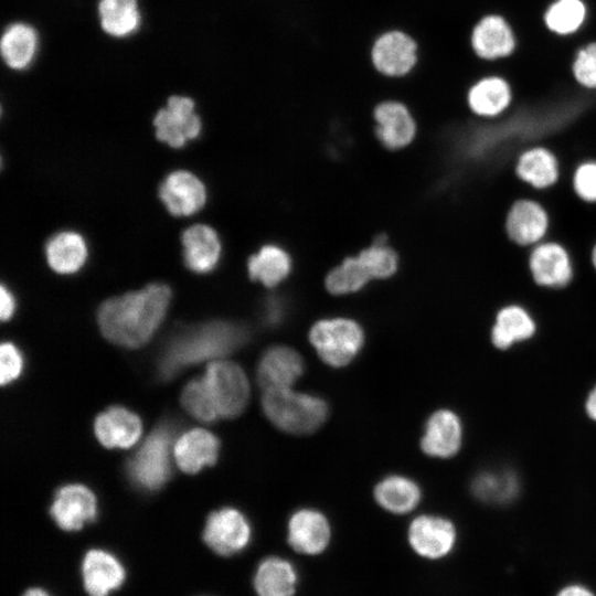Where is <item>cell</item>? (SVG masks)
<instances>
[{"label":"cell","mask_w":596,"mask_h":596,"mask_svg":"<svg viewBox=\"0 0 596 596\" xmlns=\"http://www.w3.org/2000/svg\"><path fill=\"white\" fill-rule=\"evenodd\" d=\"M171 290L164 284L110 298L98 309V324L111 342L138 348L153 336L167 313Z\"/></svg>","instance_id":"6da1fadb"},{"label":"cell","mask_w":596,"mask_h":596,"mask_svg":"<svg viewBox=\"0 0 596 596\" xmlns=\"http://www.w3.org/2000/svg\"><path fill=\"white\" fill-rule=\"evenodd\" d=\"M246 330L227 321H211L178 332L166 344L158 363L163 380L184 368L226 355L245 343Z\"/></svg>","instance_id":"7a4b0ae2"},{"label":"cell","mask_w":596,"mask_h":596,"mask_svg":"<svg viewBox=\"0 0 596 596\" xmlns=\"http://www.w3.org/2000/svg\"><path fill=\"white\" fill-rule=\"evenodd\" d=\"M265 415L279 429L290 434H309L324 421V401L289 389L265 391L262 400Z\"/></svg>","instance_id":"3957f363"},{"label":"cell","mask_w":596,"mask_h":596,"mask_svg":"<svg viewBox=\"0 0 596 596\" xmlns=\"http://www.w3.org/2000/svg\"><path fill=\"white\" fill-rule=\"evenodd\" d=\"M309 339L326 363L343 366L360 351L363 344V331L351 319H322L313 324Z\"/></svg>","instance_id":"277c9868"},{"label":"cell","mask_w":596,"mask_h":596,"mask_svg":"<svg viewBox=\"0 0 596 596\" xmlns=\"http://www.w3.org/2000/svg\"><path fill=\"white\" fill-rule=\"evenodd\" d=\"M172 430L160 426L152 432L127 465V472L132 482L147 490L162 487L169 479L170 446Z\"/></svg>","instance_id":"5b68a950"},{"label":"cell","mask_w":596,"mask_h":596,"mask_svg":"<svg viewBox=\"0 0 596 596\" xmlns=\"http://www.w3.org/2000/svg\"><path fill=\"white\" fill-rule=\"evenodd\" d=\"M419 45L416 39L401 29L381 33L371 46L374 70L384 77L398 79L408 76L417 66Z\"/></svg>","instance_id":"8992f818"},{"label":"cell","mask_w":596,"mask_h":596,"mask_svg":"<svg viewBox=\"0 0 596 596\" xmlns=\"http://www.w3.org/2000/svg\"><path fill=\"white\" fill-rule=\"evenodd\" d=\"M204 382L220 417H235L245 408L249 385L244 371L235 363L215 361L209 364Z\"/></svg>","instance_id":"52a82bcc"},{"label":"cell","mask_w":596,"mask_h":596,"mask_svg":"<svg viewBox=\"0 0 596 596\" xmlns=\"http://www.w3.org/2000/svg\"><path fill=\"white\" fill-rule=\"evenodd\" d=\"M252 529L243 513L233 508L212 512L205 523L203 540L216 554L232 556L249 543Z\"/></svg>","instance_id":"ba28073f"},{"label":"cell","mask_w":596,"mask_h":596,"mask_svg":"<svg viewBox=\"0 0 596 596\" xmlns=\"http://www.w3.org/2000/svg\"><path fill=\"white\" fill-rule=\"evenodd\" d=\"M529 269L534 283L543 288L562 289L574 277L568 251L558 242L544 240L530 249Z\"/></svg>","instance_id":"9c48e42d"},{"label":"cell","mask_w":596,"mask_h":596,"mask_svg":"<svg viewBox=\"0 0 596 596\" xmlns=\"http://www.w3.org/2000/svg\"><path fill=\"white\" fill-rule=\"evenodd\" d=\"M157 138L173 148L184 146L201 131V120L194 111V103L185 96H171L155 119Z\"/></svg>","instance_id":"30bf717a"},{"label":"cell","mask_w":596,"mask_h":596,"mask_svg":"<svg viewBox=\"0 0 596 596\" xmlns=\"http://www.w3.org/2000/svg\"><path fill=\"white\" fill-rule=\"evenodd\" d=\"M457 540L455 525L448 519L421 515L408 528V542L414 552L428 560L447 556Z\"/></svg>","instance_id":"8fae6325"},{"label":"cell","mask_w":596,"mask_h":596,"mask_svg":"<svg viewBox=\"0 0 596 596\" xmlns=\"http://www.w3.org/2000/svg\"><path fill=\"white\" fill-rule=\"evenodd\" d=\"M504 226L508 237L514 244L531 248L546 238L550 216L540 202L520 199L511 205Z\"/></svg>","instance_id":"7c38bea8"},{"label":"cell","mask_w":596,"mask_h":596,"mask_svg":"<svg viewBox=\"0 0 596 596\" xmlns=\"http://www.w3.org/2000/svg\"><path fill=\"white\" fill-rule=\"evenodd\" d=\"M375 132L389 149L407 146L416 135V121L409 108L396 99L380 102L373 109Z\"/></svg>","instance_id":"4fadbf2b"},{"label":"cell","mask_w":596,"mask_h":596,"mask_svg":"<svg viewBox=\"0 0 596 596\" xmlns=\"http://www.w3.org/2000/svg\"><path fill=\"white\" fill-rule=\"evenodd\" d=\"M50 512L62 530L77 531L96 518V498L83 485H68L57 491Z\"/></svg>","instance_id":"5bb4252c"},{"label":"cell","mask_w":596,"mask_h":596,"mask_svg":"<svg viewBox=\"0 0 596 596\" xmlns=\"http://www.w3.org/2000/svg\"><path fill=\"white\" fill-rule=\"evenodd\" d=\"M470 43L478 57L497 61L510 56L517 46L514 31L499 14H488L473 26Z\"/></svg>","instance_id":"9a60e30c"},{"label":"cell","mask_w":596,"mask_h":596,"mask_svg":"<svg viewBox=\"0 0 596 596\" xmlns=\"http://www.w3.org/2000/svg\"><path fill=\"white\" fill-rule=\"evenodd\" d=\"M159 196L172 215L188 216L203 207L206 192L198 177L191 172L178 170L162 181Z\"/></svg>","instance_id":"2e32d148"},{"label":"cell","mask_w":596,"mask_h":596,"mask_svg":"<svg viewBox=\"0 0 596 596\" xmlns=\"http://www.w3.org/2000/svg\"><path fill=\"white\" fill-rule=\"evenodd\" d=\"M330 538L329 522L317 510L301 509L295 512L288 521L287 540L298 553L318 555L327 549Z\"/></svg>","instance_id":"e0dca14e"},{"label":"cell","mask_w":596,"mask_h":596,"mask_svg":"<svg viewBox=\"0 0 596 596\" xmlns=\"http://www.w3.org/2000/svg\"><path fill=\"white\" fill-rule=\"evenodd\" d=\"M82 577L89 596H108L124 584L126 572L115 555L93 549L83 558Z\"/></svg>","instance_id":"ac0fdd59"},{"label":"cell","mask_w":596,"mask_h":596,"mask_svg":"<svg viewBox=\"0 0 596 596\" xmlns=\"http://www.w3.org/2000/svg\"><path fill=\"white\" fill-rule=\"evenodd\" d=\"M304 362L291 348L278 345L265 352L259 361L257 379L265 390L289 389L302 374Z\"/></svg>","instance_id":"d6986e66"},{"label":"cell","mask_w":596,"mask_h":596,"mask_svg":"<svg viewBox=\"0 0 596 596\" xmlns=\"http://www.w3.org/2000/svg\"><path fill=\"white\" fill-rule=\"evenodd\" d=\"M538 331L533 315L522 305L509 304L501 307L490 328L492 344L505 350L514 343L531 339Z\"/></svg>","instance_id":"ffe728a7"},{"label":"cell","mask_w":596,"mask_h":596,"mask_svg":"<svg viewBox=\"0 0 596 596\" xmlns=\"http://www.w3.org/2000/svg\"><path fill=\"white\" fill-rule=\"evenodd\" d=\"M461 423L458 416L448 409L434 413L426 423L421 445L425 454L432 457L448 458L454 456L461 444Z\"/></svg>","instance_id":"44dd1931"},{"label":"cell","mask_w":596,"mask_h":596,"mask_svg":"<svg viewBox=\"0 0 596 596\" xmlns=\"http://www.w3.org/2000/svg\"><path fill=\"white\" fill-rule=\"evenodd\" d=\"M142 429L140 418L124 407H110L99 414L95 421V434L98 440L108 448H127L140 437Z\"/></svg>","instance_id":"7402d4cb"},{"label":"cell","mask_w":596,"mask_h":596,"mask_svg":"<svg viewBox=\"0 0 596 596\" xmlns=\"http://www.w3.org/2000/svg\"><path fill=\"white\" fill-rule=\"evenodd\" d=\"M184 263L195 273H209L217 264L221 243L215 231L203 224L188 227L181 237Z\"/></svg>","instance_id":"603a6c76"},{"label":"cell","mask_w":596,"mask_h":596,"mask_svg":"<svg viewBox=\"0 0 596 596\" xmlns=\"http://www.w3.org/2000/svg\"><path fill=\"white\" fill-rule=\"evenodd\" d=\"M518 178L535 190L555 185L560 178V162L555 153L543 146H534L522 151L517 160Z\"/></svg>","instance_id":"cb8c5ba5"},{"label":"cell","mask_w":596,"mask_h":596,"mask_svg":"<svg viewBox=\"0 0 596 596\" xmlns=\"http://www.w3.org/2000/svg\"><path fill=\"white\" fill-rule=\"evenodd\" d=\"M510 84L500 76H486L477 81L467 93L469 109L478 117L496 118L512 103Z\"/></svg>","instance_id":"d4e9b609"},{"label":"cell","mask_w":596,"mask_h":596,"mask_svg":"<svg viewBox=\"0 0 596 596\" xmlns=\"http://www.w3.org/2000/svg\"><path fill=\"white\" fill-rule=\"evenodd\" d=\"M219 448L220 443L213 434L195 428L184 433L178 439L173 454L181 470L194 473L216 461Z\"/></svg>","instance_id":"484cf974"},{"label":"cell","mask_w":596,"mask_h":596,"mask_svg":"<svg viewBox=\"0 0 596 596\" xmlns=\"http://www.w3.org/2000/svg\"><path fill=\"white\" fill-rule=\"evenodd\" d=\"M253 584L257 596H294L298 573L288 560L268 556L258 564Z\"/></svg>","instance_id":"4316f807"},{"label":"cell","mask_w":596,"mask_h":596,"mask_svg":"<svg viewBox=\"0 0 596 596\" xmlns=\"http://www.w3.org/2000/svg\"><path fill=\"white\" fill-rule=\"evenodd\" d=\"M50 267L60 274L77 272L87 258L83 237L75 232H61L50 238L45 247Z\"/></svg>","instance_id":"83f0119b"},{"label":"cell","mask_w":596,"mask_h":596,"mask_svg":"<svg viewBox=\"0 0 596 596\" xmlns=\"http://www.w3.org/2000/svg\"><path fill=\"white\" fill-rule=\"evenodd\" d=\"M38 47L35 30L25 23L9 25L1 38L0 50L6 64L13 70L28 67Z\"/></svg>","instance_id":"f1b7e54d"},{"label":"cell","mask_w":596,"mask_h":596,"mask_svg":"<svg viewBox=\"0 0 596 596\" xmlns=\"http://www.w3.org/2000/svg\"><path fill=\"white\" fill-rule=\"evenodd\" d=\"M374 496L382 508L402 514L417 505L421 491L413 480L402 476H390L375 487Z\"/></svg>","instance_id":"f546056e"},{"label":"cell","mask_w":596,"mask_h":596,"mask_svg":"<svg viewBox=\"0 0 596 596\" xmlns=\"http://www.w3.org/2000/svg\"><path fill=\"white\" fill-rule=\"evenodd\" d=\"M290 268L289 255L276 245L262 247L247 263L251 278L267 287H274L285 279Z\"/></svg>","instance_id":"4dcf8cb0"},{"label":"cell","mask_w":596,"mask_h":596,"mask_svg":"<svg viewBox=\"0 0 596 596\" xmlns=\"http://www.w3.org/2000/svg\"><path fill=\"white\" fill-rule=\"evenodd\" d=\"M98 14L103 30L117 38L131 34L140 24L137 0H100Z\"/></svg>","instance_id":"1f68e13d"},{"label":"cell","mask_w":596,"mask_h":596,"mask_svg":"<svg viewBox=\"0 0 596 596\" xmlns=\"http://www.w3.org/2000/svg\"><path fill=\"white\" fill-rule=\"evenodd\" d=\"M586 17L587 7L583 0H555L544 13V23L551 32L567 36L581 30Z\"/></svg>","instance_id":"d6a6232c"},{"label":"cell","mask_w":596,"mask_h":596,"mask_svg":"<svg viewBox=\"0 0 596 596\" xmlns=\"http://www.w3.org/2000/svg\"><path fill=\"white\" fill-rule=\"evenodd\" d=\"M519 483L509 471H487L478 475L472 483L473 493L482 501L502 503L518 492Z\"/></svg>","instance_id":"836d02e7"},{"label":"cell","mask_w":596,"mask_h":596,"mask_svg":"<svg viewBox=\"0 0 596 596\" xmlns=\"http://www.w3.org/2000/svg\"><path fill=\"white\" fill-rule=\"evenodd\" d=\"M370 279L371 274L362 259L348 257L329 273L326 286L334 295H344L360 290Z\"/></svg>","instance_id":"e575fe53"},{"label":"cell","mask_w":596,"mask_h":596,"mask_svg":"<svg viewBox=\"0 0 596 596\" xmlns=\"http://www.w3.org/2000/svg\"><path fill=\"white\" fill-rule=\"evenodd\" d=\"M181 401L184 408L200 421L213 422L220 417L203 377L192 380L187 384Z\"/></svg>","instance_id":"d590c367"},{"label":"cell","mask_w":596,"mask_h":596,"mask_svg":"<svg viewBox=\"0 0 596 596\" xmlns=\"http://www.w3.org/2000/svg\"><path fill=\"white\" fill-rule=\"evenodd\" d=\"M372 278H387L396 272L397 256L392 248L380 238L371 247L359 254Z\"/></svg>","instance_id":"8d00e7d4"},{"label":"cell","mask_w":596,"mask_h":596,"mask_svg":"<svg viewBox=\"0 0 596 596\" xmlns=\"http://www.w3.org/2000/svg\"><path fill=\"white\" fill-rule=\"evenodd\" d=\"M573 74L579 85L596 89V42L577 51L573 62Z\"/></svg>","instance_id":"74e56055"},{"label":"cell","mask_w":596,"mask_h":596,"mask_svg":"<svg viewBox=\"0 0 596 596\" xmlns=\"http://www.w3.org/2000/svg\"><path fill=\"white\" fill-rule=\"evenodd\" d=\"M573 189L582 201L596 203V160H585L576 167Z\"/></svg>","instance_id":"f35d334b"},{"label":"cell","mask_w":596,"mask_h":596,"mask_svg":"<svg viewBox=\"0 0 596 596\" xmlns=\"http://www.w3.org/2000/svg\"><path fill=\"white\" fill-rule=\"evenodd\" d=\"M1 359V384H8L15 380L23 366V360L18 349L9 342L2 343L0 349Z\"/></svg>","instance_id":"ab89813d"},{"label":"cell","mask_w":596,"mask_h":596,"mask_svg":"<svg viewBox=\"0 0 596 596\" xmlns=\"http://www.w3.org/2000/svg\"><path fill=\"white\" fill-rule=\"evenodd\" d=\"M284 304L276 297L269 298L265 304V319L270 324L278 323L284 316Z\"/></svg>","instance_id":"60d3db41"},{"label":"cell","mask_w":596,"mask_h":596,"mask_svg":"<svg viewBox=\"0 0 596 596\" xmlns=\"http://www.w3.org/2000/svg\"><path fill=\"white\" fill-rule=\"evenodd\" d=\"M0 316L2 320H8L14 312L15 302L12 294L4 286L0 288Z\"/></svg>","instance_id":"b9f144b4"},{"label":"cell","mask_w":596,"mask_h":596,"mask_svg":"<svg viewBox=\"0 0 596 596\" xmlns=\"http://www.w3.org/2000/svg\"><path fill=\"white\" fill-rule=\"evenodd\" d=\"M555 596H596V595L584 585L571 584L560 589Z\"/></svg>","instance_id":"7bdbcfd3"},{"label":"cell","mask_w":596,"mask_h":596,"mask_svg":"<svg viewBox=\"0 0 596 596\" xmlns=\"http://www.w3.org/2000/svg\"><path fill=\"white\" fill-rule=\"evenodd\" d=\"M585 408L588 416L592 419L596 421V385L594 386L586 400Z\"/></svg>","instance_id":"ee69618b"},{"label":"cell","mask_w":596,"mask_h":596,"mask_svg":"<svg viewBox=\"0 0 596 596\" xmlns=\"http://www.w3.org/2000/svg\"><path fill=\"white\" fill-rule=\"evenodd\" d=\"M572 185L573 187V179H564V178H560L557 183L555 185ZM554 187V185H553ZM550 189V188H549ZM547 189L545 190H535L533 189L532 191V195H531V199L532 200H535L538 202L541 203V200H542V196H543V193L546 191ZM542 204V203H541ZM543 205V204H542Z\"/></svg>","instance_id":"f6af8a7d"},{"label":"cell","mask_w":596,"mask_h":596,"mask_svg":"<svg viewBox=\"0 0 596 596\" xmlns=\"http://www.w3.org/2000/svg\"><path fill=\"white\" fill-rule=\"evenodd\" d=\"M22 596H50V594L42 588L33 587L25 590Z\"/></svg>","instance_id":"bcb514c9"},{"label":"cell","mask_w":596,"mask_h":596,"mask_svg":"<svg viewBox=\"0 0 596 596\" xmlns=\"http://www.w3.org/2000/svg\"><path fill=\"white\" fill-rule=\"evenodd\" d=\"M590 258H592V264L596 270V244L594 245L593 249H592V255H590Z\"/></svg>","instance_id":"7dc6e473"}]
</instances>
